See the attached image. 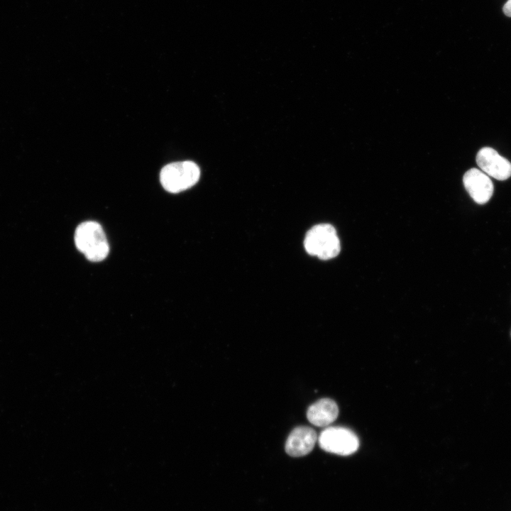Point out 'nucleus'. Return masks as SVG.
<instances>
[{
  "instance_id": "obj_6",
  "label": "nucleus",
  "mask_w": 511,
  "mask_h": 511,
  "mask_svg": "<svg viewBox=\"0 0 511 511\" xmlns=\"http://www.w3.org/2000/svg\"><path fill=\"white\" fill-rule=\"evenodd\" d=\"M463 182L466 191L478 204H485L493 194L494 186L491 180L477 168L468 170L463 175Z\"/></svg>"
},
{
  "instance_id": "obj_1",
  "label": "nucleus",
  "mask_w": 511,
  "mask_h": 511,
  "mask_svg": "<svg viewBox=\"0 0 511 511\" xmlns=\"http://www.w3.org/2000/svg\"><path fill=\"white\" fill-rule=\"evenodd\" d=\"M74 240L77 250L89 261H102L109 253L105 232L97 221H87L78 225Z\"/></svg>"
},
{
  "instance_id": "obj_9",
  "label": "nucleus",
  "mask_w": 511,
  "mask_h": 511,
  "mask_svg": "<svg viewBox=\"0 0 511 511\" xmlns=\"http://www.w3.org/2000/svg\"><path fill=\"white\" fill-rule=\"evenodd\" d=\"M502 10L506 16L511 17V0H508L505 4Z\"/></svg>"
},
{
  "instance_id": "obj_5",
  "label": "nucleus",
  "mask_w": 511,
  "mask_h": 511,
  "mask_svg": "<svg viewBox=\"0 0 511 511\" xmlns=\"http://www.w3.org/2000/svg\"><path fill=\"white\" fill-rule=\"evenodd\" d=\"M476 163L486 175L498 180H505L511 176V163L490 147L481 148L477 153Z\"/></svg>"
},
{
  "instance_id": "obj_4",
  "label": "nucleus",
  "mask_w": 511,
  "mask_h": 511,
  "mask_svg": "<svg viewBox=\"0 0 511 511\" xmlns=\"http://www.w3.org/2000/svg\"><path fill=\"white\" fill-rule=\"evenodd\" d=\"M318 442L325 451L341 456L355 453L359 446L356 434L340 427H331L323 430L318 437Z\"/></svg>"
},
{
  "instance_id": "obj_2",
  "label": "nucleus",
  "mask_w": 511,
  "mask_h": 511,
  "mask_svg": "<svg viewBox=\"0 0 511 511\" xmlns=\"http://www.w3.org/2000/svg\"><path fill=\"white\" fill-rule=\"evenodd\" d=\"M304 246L308 254L321 260L331 259L341 250L336 229L329 224H320L312 227L306 233Z\"/></svg>"
},
{
  "instance_id": "obj_3",
  "label": "nucleus",
  "mask_w": 511,
  "mask_h": 511,
  "mask_svg": "<svg viewBox=\"0 0 511 511\" xmlns=\"http://www.w3.org/2000/svg\"><path fill=\"white\" fill-rule=\"evenodd\" d=\"M199 177L198 165L192 161L185 160L164 166L160 173V181L167 192L178 193L194 186Z\"/></svg>"
},
{
  "instance_id": "obj_8",
  "label": "nucleus",
  "mask_w": 511,
  "mask_h": 511,
  "mask_svg": "<svg viewBox=\"0 0 511 511\" xmlns=\"http://www.w3.org/2000/svg\"><path fill=\"white\" fill-rule=\"evenodd\" d=\"M339 414L337 404L331 399L322 398L312 405L307 412L309 422L317 427H326L334 422Z\"/></svg>"
},
{
  "instance_id": "obj_7",
  "label": "nucleus",
  "mask_w": 511,
  "mask_h": 511,
  "mask_svg": "<svg viewBox=\"0 0 511 511\" xmlns=\"http://www.w3.org/2000/svg\"><path fill=\"white\" fill-rule=\"evenodd\" d=\"M317 439V434L312 428L297 427L291 432L287 439L285 451L293 457L305 456L312 451Z\"/></svg>"
}]
</instances>
